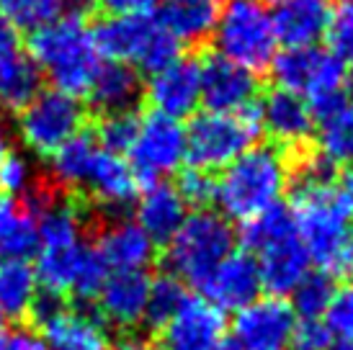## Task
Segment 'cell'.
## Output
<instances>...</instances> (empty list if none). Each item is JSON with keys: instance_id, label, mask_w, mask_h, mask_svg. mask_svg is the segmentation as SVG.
Returning <instances> with one entry per match:
<instances>
[{"instance_id": "cell-48", "label": "cell", "mask_w": 353, "mask_h": 350, "mask_svg": "<svg viewBox=\"0 0 353 350\" xmlns=\"http://www.w3.org/2000/svg\"><path fill=\"white\" fill-rule=\"evenodd\" d=\"M216 350H243V348H237V345H235V342H232V340H225V342H222V345H219V348H216Z\"/></svg>"}, {"instance_id": "cell-43", "label": "cell", "mask_w": 353, "mask_h": 350, "mask_svg": "<svg viewBox=\"0 0 353 350\" xmlns=\"http://www.w3.org/2000/svg\"><path fill=\"white\" fill-rule=\"evenodd\" d=\"M10 49H19V39H16V31L10 29V23L0 16V54L10 52Z\"/></svg>"}, {"instance_id": "cell-18", "label": "cell", "mask_w": 353, "mask_h": 350, "mask_svg": "<svg viewBox=\"0 0 353 350\" xmlns=\"http://www.w3.org/2000/svg\"><path fill=\"white\" fill-rule=\"evenodd\" d=\"M258 121L261 129H265L276 145L281 147L307 145L317 129L310 103L281 88L263 98L258 108Z\"/></svg>"}, {"instance_id": "cell-30", "label": "cell", "mask_w": 353, "mask_h": 350, "mask_svg": "<svg viewBox=\"0 0 353 350\" xmlns=\"http://www.w3.org/2000/svg\"><path fill=\"white\" fill-rule=\"evenodd\" d=\"M320 155L330 163H353V103L345 101L341 108L317 121Z\"/></svg>"}, {"instance_id": "cell-9", "label": "cell", "mask_w": 353, "mask_h": 350, "mask_svg": "<svg viewBox=\"0 0 353 350\" xmlns=\"http://www.w3.org/2000/svg\"><path fill=\"white\" fill-rule=\"evenodd\" d=\"M261 121L258 111L216 114L204 111L188 121L186 127V160L199 170H225L230 163L258 145Z\"/></svg>"}, {"instance_id": "cell-31", "label": "cell", "mask_w": 353, "mask_h": 350, "mask_svg": "<svg viewBox=\"0 0 353 350\" xmlns=\"http://www.w3.org/2000/svg\"><path fill=\"white\" fill-rule=\"evenodd\" d=\"M68 8L70 0H0V16L8 21L16 34H34L44 29L62 19Z\"/></svg>"}, {"instance_id": "cell-37", "label": "cell", "mask_w": 353, "mask_h": 350, "mask_svg": "<svg viewBox=\"0 0 353 350\" xmlns=\"http://www.w3.org/2000/svg\"><path fill=\"white\" fill-rule=\"evenodd\" d=\"M34 188V167H31L29 157L19 155V152H8L0 163V191L3 196L16 198L21 194H31Z\"/></svg>"}, {"instance_id": "cell-38", "label": "cell", "mask_w": 353, "mask_h": 350, "mask_svg": "<svg viewBox=\"0 0 353 350\" xmlns=\"http://www.w3.org/2000/svg\"><path fill=\"white\" fill-rule=\"evenodd\" d=\"M108 273L111 271H108V265L99 255V250H96V247H88V253H85L78 273H75V281H72V289H70V291L75 294L78 299H96L103 281L108 278Z\"/></svg>"}, {"instance_id": "cell-15", "label": "cell", "mask_w": 353, "mask_h": 350, "mask_svg": "<svg viewBox=\"0 0 353 350\" xmlns=\"http://www.w3.org/2000/svg\"><path fill=\"white\" fill-rule=\"evenodd\" d=\"M199 70H201V103L206 111L237 114L253 108V101L258 96V80L253 72L237 68L219 54L199 62Z\"/></svg>"}, {"instance_id": "cell-33", "label": "cell", "mask_w": 353, "mask_h": 350, "mask_svg": "<svg viewBox=\"0 0 353 350\" xmlns=\"http://www.w3.org/2000/svg\"><path fill=\"white\" fill-rule=\"evenodd\" d=\"M186 289L183 283L173 278V276H160L150 283V296H148V311H145V322L152 327H163L173 314L178 311V307L186 302Z\"/></svg>"}, {"instance_id": "cell-44", "label": "cell", "mask_w": 353, "mask_h": 350, "mask_svg": "<svg viewBox=\"0 0 353 350\" xmlns=\"http://www.w3.org/2000/svg\"><path fill=\"white\" fill-rule=\"evenodd\" d=\"M10 152V136H8V129L0 124V163H3V157Z\"/></svg>"}, {"instance_id": "cell-11", "label": "cell", "mask_w": 353, "mask_h": 350, "mask_svg": "<svg viewBox=\"0 0 353 350\" xmlns=\"http://www.w3.org/2000/svg\"><path fill=\"white\" fill-rule=\"evenodd\" d=\"M85 108L78 98L59 93V90H41L29 106L19 111V136L23 147L34 155H52L68 139L83 132Z\"/></svg>"}, {"instance_id": "cell-29", "label": "cell", "mask_w": 353, "mask_h": 350, "mask_svg": "<svg viewBox=\"0 0 353 350\" xmlns=\"http://www.w3.org/2000/svg\"><path fill=\"white\" fill-rule=\"evenodd\" d=\"M39 296V281L34 265L26 260L0 262V311L3 317H23Z\"/></svg>"}, {"instance_id": "cell-3", "label": "cell", "mask_w": 353, "mask_h": 350, "mask_svg": "<svg viewBox=\"0 0 353 350\" xmlns=\"http://www.w3.org/2000/svg\"><path fill=\"white\" fill-rule=\"evenodd\" d=\"M292 185L289 160L279 147L255 145L214 181V204L225 219L248 222L281 204Z\"/></svg>"}, {"instance_id": "cell-28", "label": "cell", "mask_w": 353, "mask_h": 350, "mask_svg": "<svg viewBox=\"0 0 353 350\" xmlns=\"http://www.w3.org/2000/svg\"><path fill=\"white\" fill-rule=\"evenodd\" d=\"M101 152L99 139L88 132H80L72 139L52 152L50 175L59 188H85L90 170L96 165V157Z\"/></svg>"}, {"instance_id": "cell-47", "label": "cell", "mask_w": 353, "mask_h": 350, "mask_svg": "<svg viewBox=\"0 0 353 350\" xmlns=\"http://www.w3.org/2000/svg\"><path fill=\"white\" fill-rule=\"evenodd\" d=\"M119 350H148L145 345H139V342H124Z\"/></svg>"}, {"instance_id": "cell-20", "label": "cell", "mask_w": 353, "mask_h": 350, "mask_svg": "<svg viewBox=\"0 0 353 350\" xmlns=\"http://www.w3.org/2000/svg\"><path fill=\"white\" fill-rule=\"evenodd\" d=\"M99 255L108 271H145L155 258V243L134 219H117L101 232Z\"/></svg>"}, {"instance_id": "cell-40", "label": "cell", "mask_w": 353, "mask_h": 350, "mask_svg": "<svg viewBox=\"0 0 353 350\" xmlns=\"http://www.w3.org/2000/svg\"><path fill=\"white\" fill-rule=\"evenodd\" d=\"M333 342V335L327 330L323 320H302L296 322L294 332H292V350H325Z\"/></svg>"}, {"instance_id": "cell-16", "label": "cell", "mask_w": 353, "mask_h": 350, "mask_svg": "<svg viewBox=\"0 0 353 350\" xmlns=\"http://www.w3.org/2000/svg\"><path fill=\"white\" fill-rule=\"evenodd\" d=\"M201 289L206 294L204 299L214 304L216 309L240 311L243 307L255 302L263 291L258 262H255V258L250 253L232 250L225 260L216 265V271L206 278Z\"/></svg>"}, {"instance_id": "cell-17", "label": "cell", "mask_w": 353, "mask_h": 350, "mask_svg": "<svg viewBox=\"0 0 353 350\" xmlns=\"http://www.w3.org/2000/svg\"><path fill=\"white\" fill-rule=\"evenodd\" d=\"M150 276L145 271H111L99 291L101 317L119 330H132L145 322L150 296Z\"/></svg>"}, {"instance_id": "cell-39", "label": "cell", "mask_w": 353, "mask_h": 350, "mask_svg": "<svg viewBox=\"0 0 353 350\" xmlns=\"http://www.w3.org/2000/svg\"><path fill=\"white\" fill-rule=\"evenodd\" d=\"M176 191L186 206L206 209V204L214 201V178L206 170L188 165V170H181V175H178Z\"/></svg>"}, {"instance_id": "cell-49", "label": "cell", "mask_w": 353, "mask_h": 350, "mask_svg": "<svg viewBox=\"0 0 353 350\" xmlns=\"http://www.w3.org/2000/svg\"><path fill=\"white\" fill-rule=\"evenodd\" d=\"M6 338H8V335H0V350H6Z\"/></svg>"}, {"instance_id": "cell-32", "label": "cell", "mask_w": 353, "mask_h": 350, "mask_svg": "<svg viewBox=\"0 0 353 350\" xmlns=\"http://www.w3.org/2000/svg\"><path fill=\"white\" fill-rule=\"evenodd\" d=\"M333 294L335 281L330 276H325L320 271H310L302 278V283L292 291V296H294L292 309H294V314H302V320H320V317H325V309L333 299Z\"/></svg>"}, {"instance_id": "cell-14", "label": "cell", "mask_w": 353, "mask_h": 350, "mask_svg": "<svg viewBox=\"0 0 353 350\" xmlns=\"http://www.w3.org/2000/svg\"><path fill=\"white\" fill-rule=\"evenodd\" d=\"M145 98L155 114L181 119L191 116L201 103V70L191 57H178L173 65L150 75Z\"/></svg>"}, {"instance_id": "cell-41", "label": "cell", "mask_w": 353, "mask_h": 350, "mask_svg": "<svg viewBox=\"0 0 353 350\" xmlns=\"http://www.w3.org/2000/svg\"><path fill=\"white\" fill-rule=\"evenodd\" d=\"M96 3L108 16H134V13H148L155 0H96Z\"/></svg>"}, {"instance_id": "cell-23", "label": "cell", "mask_w": 353, "mask_h": 350, "mask_svg": "<svg viewBox=\"0 0 353 350\" xmlns=\"http://www.w3.org/2000/svg\"><path fill=\"white\" fill-rule=\"evenodd\" d=\"M222 0H157V21L181 44L212 39Z\"/></svg>"}, {"instance_id": "cell-21", "label": "cell", "mask_w": 353, "mask_h": 350, "mask_svg": "<svg viewBox=\"0 0 353 350\" xmlns=\"http://www.w3.org/2000/svg\"><path fill=\"white\" fill-rule=\"evenodd\" d=\"M39 327L44 330L41 340L50 350H108V332L103 322L88 311L62 307Z\"/></svg>"}, {"instance_id": "cell-42", "label": "cell", "mask_w": 353, "mask_h": 350, "mask_svg": "<svg viewBox=\"0 0 353 350\" xmlns=\"http://www.w3.org/2000/svg\"><path fill=\"white\" fill-rule=\"evenodd\" d=\"M6 350H50L39 335L29 330H19L6 338Z\"/></svg>"}, {"instance_id": "cell-25", "label": "cell", "mask_w": 353, "mask_h": 350, "mask_svg": "<svg viewBox=\"0 0 353 350\" xmlns=\"http://www.w3.org/2000/svg\"><path fill=\"white\" fill-rule=\"evenodd\" d=\"M39 250V224L29 201L0 194V258L26 260Z\"/></svg>"}, {"instance_id": "cell-10", "label": "cell", "mask_w": 353, "mask_h": 350, "mask_svg": "<svg viewBox=\"0 0 353 350\" xmlns=\"http://www.w3.org/2000/svg\"><path fill=\"white\" fill-rule=\"evenodd\" d=\"M129 167L139 183H160L186 163V127L170 116L150 111L139 119L129 145Z\"/></svg>"}, {"instance_id": "cell-8", "label": "cell", "mask_w": 353, "mask_h": 350, "mask_svg": "<svg viewBox=\"0 0 353 350\" xmlns=\"http://www.w3.org/2000/svg\"><path fill=\"white\" fill-rule=\"evenodd\" d=\"M271 75L281 90H289L310 103L314 121H320L345 103L343 62L325 49H284L271 62Z\"/></svg>"}, {"instance_id": "cell-12", "label": "cell", "mask_w": 353, "mask_h": 350, "mask_svg": "<svg viewBox=\"0 0 353 350\" xmlns=\"http://www.w3.org/2000/svg\"><path fill=\"white\" fill-rule=\"evenodd\" d=\"M296 327L292 304L279 296L255 299L235 314L232 342L243 350H286Z\"/></svg>"}, {"instance_id": "cell-35", "label": "cell", "mask_w": 353, "mask_h": 350, "mask_svg": "<svg viewBox=\"0 0 353 350\" xmlns=\"http://www.w3.org/2000/svg\"><path fill=\"white\" fill-rule=\"evenodd\" d=\"M325 39H327V52L335 59L353 65V0L343 3L341 8H333Z\"/></svg>"}, {"instance_id": "cell-1", "label": "cell", "mask_w": 353, "mask_h": 350, "mask_svg": "<svg viewBox=\"0 0 353 350\" xmlns=\"http://www.w3.org/2000/svg\"><path fill=\"white\" fill-rule=\"evenodd\" d=\"M292 214L310 262L330 278L353 276V173L294 181Z\"/></svg>"}, {"instance_id": "cell-24", "label": "cell", "mask_w": 353, "mask_h": 350, "mask_svg": "<svg viewBox=\"0 0 353 350\" xmlns=\"http://www.w3.org/2000/svg\"><path fill=\"white\" fill-rule=\"evenodd\" d=\"M142 96V80L137 70L124 62H103L90 83L88 98L101 114H127L134 111Z\"/></svg>"}, {"instance_id": "cell-50", "label": "cell", "mask_w": 353, "mask_h": 350, "mask_svg": "<svg viewBox=\"0 0 353 350\" xmlns=\"http://www.w3.org/2000/svg\"><path fill=\"white\" fill-rule=\"evenodd\" d=\"M263 3H284V0H263Z\"/></svg>"}, {"instance_id": "cell-52", "label": "cell", "mask_w": 353, "mask_h": 350, "mask_svg": "<svg viewBox=\"0 0 353 350\" xmlns=\"http://www.w3.org/2000/svg\"><path fill=\"white\" fill-rule=\"evenodd\" d=\"M345 3H351V0H345Z\"/></svg>"}, {"instance_id": "cell-2", "label": "cell", "mask_w": 353, "mask_h": 350, "mask_svg": "<svg viewBox=\"0 0 353 350\" xmlns=\"http://www.w3.org/2000/svg\"><path fill=\"white\" fill-rule=\"evenodd\" d=\"M29 57L54 90L72 98L88 96L90 83L103 65L83 10H68L54 23L34 31L29 37Z\"/></svg>"}, {"instance_id": "cell-27", "label": "cell", "mask_w": 353, "mask_h": 350, "mask_svg": "<svg viewBox=\"0 0 353 350\" xmlns=\"http://www.w3.org/2000/svg\"><path fill=\"white\" fill-rule=\"evenodd\" d=\"M41 78L37 62L29 52L10 49L0 54V108L3 111H23L41 93Z\"/></svg>"}, {"instance_id": "cell-5", "label": "cell", "mask_w": 353, "mask_h": 350, "mask_svg": "<svg viewBox=\"0 0 353 350\" xmlns=\"http://www.w3.org/2000/svg\"><path fill=\"white\" fill-rule=\"evenodd\" d=\"M99 54L155 75L181 57V41L150 13L108 16L93 26Z\"/></svg>"}, {"instance_id": "cell-4", "label": "cell", "mask_w": 353, "mask_h": 350, "mask_svg": "<svg viewBox=\"0 0 353 350\" xmlns=\"http://www.w3.org/2000/svg\"><path fill=\"white\" fill-rule=\"evenodd\" d=\"M240 240L258 262L261 283L271 296H286L310 273V255L304 250L292 209L284 204L243 222Z\"/></svg>"}, {"instance_id": "cell-34", "label": "cell", "mask_w": 353, "mask_h": 350, "mask_svg": "<svg viewBox=\"0 0 353 350\" xmlns=\"http://www.w3.org/2000/svg\"><path fill=\"white\" fill-rule=\"evenodd\" d=\"M137 124H139V116L134 111H127V114H106V116L101 119L96 139H99V145L103 150L121 155V152H127L134 134H137Z\"/></svg>"}, {"instance_id": "cell-6", "label": "cell", "mask_w": 353, "mask_h": 350, "mask_svg": "<svg viewBox=\"0 0 353 350\" xmlns=\"http://www.w3.org/2000/svg\"><path fill=\"white\" fill-rule=\"evenodd\" d=\"M165 265L170 276L188 286H204L216 265L235 250V229L214 209H196L168 240Z\"/></svg>"}, {"instance_id": "cell-51", "label": "cell", "mask_w": 353, "mask_h": 350, "mask_svg": "<svg viewBox=\"0 0 353 350\" xmlns=\"http://www.w3.org/2000/svg\"><path fill=\"white\" fill-rule=\"evenodd\" d=\"M0 325H3V311H0Z\"/></svg>"}, {"instance_id": "cell-19", "label": "cell", "mask_w": 353, "mask_h": 350, "mask_svg": "<svg viewBox=\"0 0 353 350\" xmlns=\"http://www.w3.org/2000/svg\"><path fill=\"white\" fill-rule=\"evenodd\" d=\"M330 16V0H284L274 13L276 39L286 44V49L314 47L320 39H325Z\"/></svg>"}, {"instance_id": "cell-13", "label": "cell", "mask_w": 353, "mask_h": 350, "mask_svg": "<svg viewBox=\"0 0 353 350\" xmlns=\"http://www.w3.org/2000/svg\"><path fill=\"white\" fill-rule=\"evenodd\" d=\"M225 311L201 296H186V302L160 327V350H216L225 342Z\"/></svg>"}, {"instance_id": "cell-22", "label": "cell", "mask_w": 353, "mask_h": 350, "mask_svg": "<svg viewBox=\"0 0 353 350\" xmlns=\"http://www.w3.org/2000/svg\"><path fill=\"white\" fill-rule=\"evenodd\" d=\"M188 216V206L178 196L173 183H150L137 201V219L134 222L152 237V243H168L178 227Z\"/></svg>"}, {"instance_id": "cell-45", "label": "cell", "mask_w": 353, "mask_h": 350, "mask_svg": "<svg viewBox=\"0 0 353 350\" xmlns=\"http://www.w3.org/2000/svg\"><path fill=\"white\" fill-rule=\"evenodd\" d=\"M325 350H353V340H343V338H333V342Z\"/></svg>"}, {"instance_id": "cell-36", "label": "cell", "mask_w": 353, "mask_h": 350, "mask_svg": "<svg viewBox=\"0 0 353 350\" xmlns=\"http://www.w3.org/2000/svg\"><path fill=\"white\" fill-rule=\"evenodd\" d=\"M325 325L333 338L353 340V278L343 286H338L333 299L325 309Z\"/></svg>"}, {"instance_id": "cell-7", "label": "cell", "mask_w": 353, "mask_h": 350, "mask_svg": "<svg viewBox=\"0 0 353 350\" xmlns=\"http://www.w3.org/2000/svg\"><path fill=\"white\" fill-rule=\"evenodd\" d=\"M212 39L219 57L253 75L279 54L274 13L263 0H222Z\"/></svg>"}, {"instance_id": "cell-26", "label": "cell", "mask_w": 353, "mask_h": 350, "mask_svg": "<svg viewBox=\"0 0 353 350\" xmlns=\"http://www.w3.org/2000/svg\"><path fill=\"white\" fill-rule=\"evenodd\" d=\"M137 185V175L132 173L127 160L101 147L96 165L90 170L88 185H85V188H90V194L96 196V201L111 212H119L134 201Z\"/></svg>"}, {"instance_id": "cell-46", "label": "cell", "mask_w": 353, "mask_h": 350, "mask_svg": "<svg viewBox=\"0 0 353 350\" xmlns=\"http://www.w3.org/2000/svg\"><path fill=\"white\" fill-rule=\"evenodd\" d=\"M343 88H345V90H348V96L353 98V65H351V70H348V72H345Z\"/></svg>"}]
</instances>
